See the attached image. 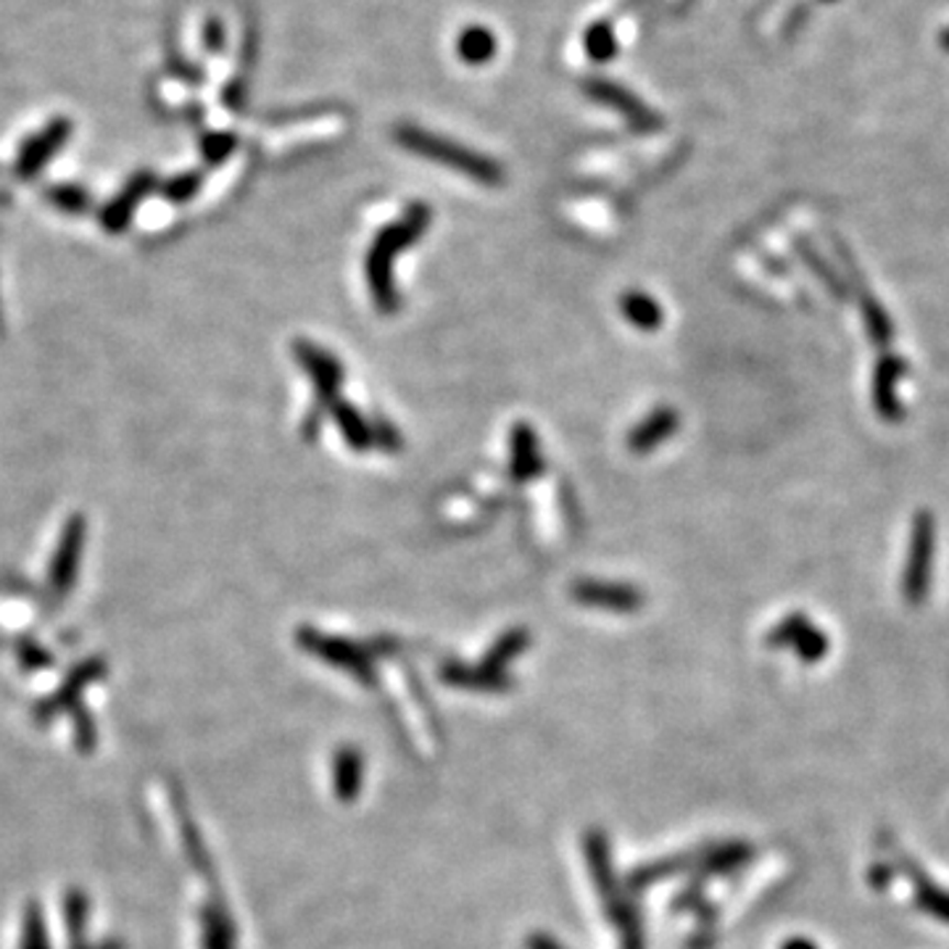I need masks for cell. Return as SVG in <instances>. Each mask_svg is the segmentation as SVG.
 Returning <instances> with one entry per match:
<instances>
[{
  "label": "cell",
  "mask_w": 949,
  "mask_h": 949,
  "mask_svg": "<svg viewBox=\"0 0 949 949\" xmlns=\"http://www.w3.org/2000/svg\"><path fill=\"white\" fill-rule=\"evenodd\" d=\"M394 137L409 154L430 158V162L435 164H446V167L460 172V175H467L470 180L483 185L504 183V167L499 162H494L490 156L475 154L473 148L449 141V137L433 135V132L415 128V124H396Z\"/></svg>",
  "instance_id": "obj_1"
},
{
  "label": "cell",
  "mask_w": 949,
  "mask_h": 949,
  "mask_svg": "<svg viewBox=\"0 0 949 949\" xmlns=\"http://www.w3.org/2000/svg\"><path fill=\"white\" fill-rule=\"evenodd\" d=\"M294 354L298 364L304 367V373L311 377V383H315L317 390V401L315 409L309 411L307 420H304V435L315 438L320 435V424H322V415L338 401V394H341V385H343V364L341 360H335L330 351H324L322 346H317V343L311 341H296L294 343Z\"/></svg>",
  "instance_id": "obj_2"
},
{
  "label": "cell",
  "mask_w": 949,
  "mask_h": 949,
  "mask_svg": "<svg viewBox=\"0 0 949 949\" xmlns=\"http://www.w3.org/2000/svg\"><path fill=\"white\" fill-rule=\"evenodd\" d=\"M934 552H937V526L928 512H918L913 520L911 547H907L905 573H902V594L907 602L920 604L931 586Z\"/></svg>",
  "instance_id": "obj_3"
},
{
  "label": "cell",
  "mask_w": 949,
  "mask_h": 949,
  "mask_svg": "<svg viewBox=\"0 0 949 949\" xmlns=\"http://www.w3.org/2000/svg\"><path fill=\"white\" fill-rule=\"evenodd\" d=\"M298 643L311 656L328 662V665L341 667L343 673H349L351 678H356L364 686H375V667H373V654L364 652L362 647H356L349 639H335V636L320 633V630L304 628L298 630Z\"/></svg>",
  "instance_id": "obj_4"
},
{
  "label": "cell",
  "mask_w": 949,
  "mask_h": 949,
  "mask_svg": "<svg viewBox=\"0 0 949 949\" xmlns=\"http://www.w3.org/2000/svg\"><path fill=\"white\" fill-rule=\"evenodd\" d=\"M583 90H586L588 98H594V101L609 106V109H615L617 114L626 117L633 130L639 132L662 130V117L649 109L639 96H633L628 88H622L620 82H613V79H588V82H583Z\"/></svg>",
  "instance_id": "obj_5"
},
{
  "label": "cell",
  "mask_w": 949,
  "mask_h": 949,
  "mask_svg": "<svg viewBox=\"0 0 949 949\" xmlns=\"http://www.w3.org/2000/svg\"><path fill=\"white\" fill-rule=\"evenodd\" d=\"M573 599L583 607H599L609 613H636L647 602L641 588L609 581H577L573 586Z\"/></svg>",
  "instance_id": "obj_6"
},
{
  "label": "cell",
  "mask_w": 949,
  "mask_h": 949,
  "mask_svg": "<svg viewBox=\"0 0 949 949\" xmlns=\"http://www.w3.org/2000/svg\"><path fill=\"white\" fill-rule=\"evenodd\" d=\"M583 849H586L588 868H591V873H594L596 889H599L604 907H607L609 918H615V915L628 905V900H626V894L620 892V886H617L615 868H613V854H609L607 839H604V836L599 831L588 834L586 836V845H583Z\"/></svg>",
  "instance_id": "obj_7"
},
{
  "label": "cell",
  "mask_w": 949,
  "mask_h": 949,
  "mask_svg": "<svg viewBox=\"0 0 949 949\" xmlns=\"http://www.w3.org/2000/svg\"><path fill=\"white\" fill-rule=\"evenodd\" d=\"M430 219H433V211H430L428 203H411L409 209L404 211L401 219H396V222H390L388 228L377 232L373 245H377V249H383L385 254L396 258L401 251H407L409 245L420 241L424 230H428Z\"/></svg>",
  "instance_id": "obj_8"
},
{
  "label": "cell",
  "mask_w": 949,
  "mask_h": 949,
  "mask_svg": "<svg viewBox=\"0 0 949 949\" xmlns=\"http://www.w3.org/2000/svg\"><path fill=\"white\" fill-rule=\"evenodd\" d=\"M768 641L773 647H794L802 660H818V656L826 654L828 647L826 636L805 615H788L786 620L770 630Z\"/></svg>",
  "instance_id": "obj_9"
},
{
  "label": "cell",
  "mask_w": 949,
  "mask_h": 949,
  "mask_svg": "<svg viewBox=\"0 0 949 949\" xmlns=\"http://www.w3.org/2000/svg\"><path fill=\"white\" fill-rule=\"evenodd\" d=\"M543 473L539 435L528 422H517L509 435V475L515 483H528Z\"/></svg>",
  "instance_id": "obj_10"
},
{
  "label": "cell",
  "mask_w": 949,
  "mask_h": 949,
  "mask_svg": "<svg viewBox=\"0 0 949 949\" xmlns=\"http://www.w3.org/2000/svg\"><path fill=\"white\" fill-rule=\"evenodd\" d=\"M678 428H681V415L675 409L660 407L649 411V415L628 433V449L633 451V454H649V451H654L660 443H665Z\"/></svg>",
  "instance_id": "obj_11"
},
{
  "label": "cell",
  "mask_w": 949,
  "mask_h": 949,
  "mask_svg": "<svg viewBox=\"0 0 949 949\" xmlns=\"http://www.w3.org/2000/svg\"><path fill=\"white\" fill-rule=\"evenodd\" d=\"M364 269H367V285H369V294H373L375 307L385 311V315L396 311L398 290L394 283V256L385 254V251L377 249V245H369Z\"/></svg>",
  "instance_id": "obj_12"
},
{
  "label": "cell",
  "mask_w": 949,
  "mask_h": 949,
  "mask_svg": "<svg viewBox=\"0 0 949 949\" xmlns=\"http://www.w3.org/2000/svg\"><path fill=\"white\" fill-rule=\"evenodd\" d=\"M438 678L454 688H470V692H504V688L512 686V681L504 673L488 670L486 665H462V662L456 660L443 662V665L438 667Z\"/></svg>",
  "instance_id": "obj_13"
},
{
  "label": "cell",
  "mask_w": 949,
  "mask_h": 949,
  "mask_svg": "<svg viewBox=\"0 0 949 949\" xmlns=\"http://www.w3.org/2000/svg\"><path fill=\"white\" fill-rule=\"evenodd\" d=\"M82 536H85L82 520H71L64 530L62 543H58V552L53 556V567H51V586L56 594H66L71 586V581H75L79 549H82Z\"/></svg>",
  "instance_id": "obj_14"
},
{
  "label": "cell",
  "mask_w": 949,
  "mask_h": 949,
  "mask_svg": "<svg viewBox=\"0 0 949 949\" xmlns=\"http://www.w3.org/2000/svg\"><path fill=\"white\" fill-rule=\"evenodd\" d=\"M905 375V362L900 356H884L875 367L873 375V404L884 420H900V398H897V380Z\"/></svg>",
  "instance_id": "obj_15"
},
{
  "label": "cell",
  "mask_w": 949,
  "mask_h": 949,
  "mask_svg": "<svg viewBox=\"0 0 949 949\" xmlns=\"http://www.w3.org/2000/svg\"><path fill=\"white\" fill-rule=\"evenodd\" d=\"M620 311L633 328L643 330V333L660 330L662 322H665V311H662L660 301L649 294H643V290H626V294L620 296Z\"/></svg>",
  "instance_id": "obj_16"
},
{
  "label": "cell",
  "mask_w": 949,
  "mask_h": 949,
  "mask_svg": "<svg viewBox=\"0 0 949 949\" xmlns=\"http://www.w3.org/2000/svg\"><path fill=\"white\" fill-rule=\"evenodd\" d=\"M330 417H333V422L338 424V430H341L343 438H346L351 449L354 451L373 449V430H369V420L360 409L338 398L333 407H330Z\"/></svg>",
  "instance_id": "obj_17"
},
{
  "label": "cell",
  "mask_w": 949,
  "mask_h": 949,
  "mask_svg": "<svg viewBox=\"0 0 949 949\" xmlns=\"http://www.w3.org/2000/svg\"><path fill=\"white\" fill-rule=\"evenodd\" d=\"M101 670H103V665L98 660L88 662V665H82V667H77L75 673L69 675V681H66L64 686L58 688V694L53 696L51 702H45V705L37 707V713H35L37 720H48L51 715L58 713V709L75 707L79 692H82V688L88 686V683L96 678V675H101Z\"/></svg>",
  "instance_id": "obj_18"
},
{
  "label": "cell",
  "mask_w": 949,
  "mask_h": 949,
  "mask_svg": "<svg viewBox=\"0 0 949 949\" xmlns=\"http://www.w3.org/2000/svg\"><path fill=\"white\" fill-rule=\"evenodd\" d=\"M364 779V760L356 749H341L333 760V788L343 802H351L362 792Z\"/></svg>",
  "instance_id": "obj_19"
},
{
  "label": "cell",
  "mask_w": 949,
  "mask_h": 949,
  "mask_svg": "<svg viewBox=\"0 0 949 949\" xmlns=\"http://www.w3.org/2000/svg\"><path fill=\"white\" fill-rule=\"evenodd\" d=\"M456 53L470 66L488 64L496 56V37L486 26H467L456 40Z\"/></svg>",
  "instance_id": "obj_20"
},
{
  "label": "cell",
  "mask_w": 949,
  "mask_h": 949,
  "mask_svg": "<svg viewBox=\"0 0 949 949\" xmlns=\"http://www.w3.org/2000/svg\"><path fill=\"white\" fill-rule=\"evenodd\" d=\"M530 647V633L522 628L507 630V633H501L499 639L494 641V647L486 652V660H483V665L488 670H496V673H504V667L509 665V662H515L517 656H520L526 649Z\"/></svg>",
  "instance_id": "obj_21"
},
{
  "label": "cell",
  "mask_w": 949,
  "mask_h": 949,
  "mask_svg": "<svg viewBox=\"0 0 949 949\" xmlns=\"http://www.w3.org/2000/svg\"><path fill=\"white\" fill-rule=\"evenodd\" d=\"M203 949H235V931L222 905L203 911Z\"/></svg>",
  "instance_id": "obj_22"
},
{
  "label": "cell",
  "mask_w": 949,
  "mask_h": 949,
  "mask_svg": "<svg viewBox=\"0 0 949 949\" xmlns=\"http://www.w3.org/2000/svg\"><path fill=\"white\" fill-rule=\"evenodd\" d=\"M583 45H586V53L594 62H609V58L617 56V37L613 32V26L607 22H599L594 26H588L586 37H583Z\"/></svg>",
  "instance_id": "obj_23"
},
{
  "label": "cell",
  "mask_w": 949,
  "mask_h": 949,
  "mask_svg": "<svg viewBox=\"0 0 949 949\" xmlns=\"http://www.w3.org/2000/svg\"><path fill=\"white\" fill-rule=\"evenodd\" d=\"M64 905H66L64 915H66V926H69V937L75 941V947H79L85 926H88V897H85L82 892H69L66 894Z\"/></svg>",
  "instance_id": "obj_24"
},
{
  "label": "cell",
  "mask_w": 949,
  "mask_h": 949,
  "mask_svg": "<svg viewBox=\"0 0 949 949\" xmlns=\"http://www.w3.org/2000/svg\"><path fill=\"white\" fill-rule=\"evenodd\" d=\"M22 949H51L48 931H45V915L40 907L32 902L24 913V939Z\"/></svg>",
  "instance_id": "obj_25"
},
{
  "label": "cell",
  "mask_w": 949,
  "mask_h": 949,
  "mask_svg": "<svg viewBox=\"0 0 949 949\" xmlns=\"http://www.w3.org/2000/svg\"><path fill=\"white\" fill-rule=\"evenodd\" d=\"M369 430H373V446H377L380 451H388V454L401 451L404 438L398 433L394 422H388L385 417H375V420L369 422Z\"/></svg>",
  "instance_id": "obj_26"
},
{
  "label": "cell",
  "mask_w": 949,
  "mask_h": 949,
  "mask_svg": "<svg viewBox=\"0 0 949 949\" xmlns=\"http://www.w3.org/2000/svg\"><path fill=\"white\" fill-rule=\"evenodd\" d=\"M198 183H201V180H198V177L185 175V177H180V180H177V183H172L169 196H172V198H177V201H183V198H190L192 192H196Z\"/></svg>",
  "instance_id": "obj_27"
},
{
  "label": "cell",
  "mask_w": 949,
  "mask_h": 949,
  "mask_svg": "<svg viewBox=\"0 0 949 949\" xmlns=\"http://www.w3.org/2000/svg\"><path fill=\"white\" fill-rule=\"evenodd\" d=\"M53 198H56V201L62 203V206H69V209H79V206H88V196H85V192H71V190L64 192V188H58L56 192H53Z\"/></svg>",
  "instance_id": "obj_28"
},
{
  "label": "cell",
  "mask_w": 949,
  "mask_h": 949,
  "mask_svg": "<svg viewBox=\"0 0 949 949\" xmlns=\"http://www.w3.org/2000/svg\"><path fill=\"white\" fill-rule=\"evenodd\" d=\"M528 947H530V949H565V947H560V945H556V941H554V939L543 937V934H536V937H530V941H528Z\"/></svg>",
  "instance_id": "obj_29"
},
{
  "label": "cell",
  "mask_w": 949,
  "mask_h": 949,
  "mask_svg": "<svg viewBox=\"0 0 949 949\" xmlns=\"http://www.w3.org/2000/svg\"><path fill=\"white\" fill-rule=\"evenodd\" d=\"M941 48L949 51V30L941 32Z\"/></svg>",
  "instance_id": "obj_30"
},
{
  "label": "cell",
  "mask_w": 949,
  "mask_h": 949,
  "mask_svg": "<svg viewBox=\"0 0 949 949\" xmlns=\"http://www.w3.org/2000/svg\"><path fill=\"white\" fill-rule=\"evenodd\" d=\"M826 3H834V0H826Z\"/></svg>",
  "instance_id": "obj_31"
}]
</instances>
